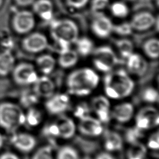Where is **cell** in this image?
<instances>
[{
	"instance_id": "obj_4",
	"label": "cell",
	"mask_w": 159,
	"mask_h": 159,
	"mask_svg": "<svg viewBox=\"0 0 159 159\" xmlns=\"http://www.w3.org/2000/svg\"><path fill=\"white\" fill-rule=\"evenodd\" d=\"M50 30L55 42L63 41L71 45L79 37V28L77 24L70 19H52L50 21Z\"/></svg>"
},
{
	"instance_id": "obj_40",
	"label": "cell",
	"mask_w": 159,
	"mask_h": 159,
	"mask_svg": "<svg viewBox=\"0 0 159 159\" xmlns=\"http://www.w3.org/2000/svg\"><path fill=\"white\" fill-rule=\"evenodd\" d=\"M148 146L150 148L153 150H157L159 147V137L158 132L154 133L150 138Z\"/></svg>"
},
{
	"instance_id": "obj_17",
	"label": "cell",
	"mask_w": 159,
	"mask_h": 159,
	"mask_svg": "<svg viewBox=\"0 0 159 159\" xmlns=\"http://www.w3.org/2000/svg\"><path fill=\"white\" fill-rule=\"evenodd\" d=\"M33 11L44 21H51L53 17V4L50 0H35L32 5Z\"/></svg>"
},
{
	"instance_id": "obj_3",
	"label": "cell",
	"mask_w": 159,
	"mask_h": 159,
	"mask_svg": "<svg viewBox=\"0 0 159 159\" xmlns=\"http://www.w3.org/2000/svg\"><path fill=\"white\" fill-rule=\"evenodd\" d=\"M25 114L17 104L10 101L0 102V128L14 133L25 124Z\"/></svg>"
},
{
	"instance_id": "obj_43",
	"label": "cell",
	"mask_w": 159,
	"mask_h": 159,
	"mask_svg": "<svg viewBox=\"0 0 159 159\" xmlns=\"http://www.w3.org/2000/svg\"><path fill=\"white\" fill-rule=\"evenodd\" d=\"M17 5L21 7H28L32 6L35 0H15Z\"/></svg>"
},
{
	"instance_id": "obj_1",
	"label": "cell",
	"mask_w": 159,
	"mask_h": 159,
	"mask_svg": "<svg viewBox=\"0 0 159 159\" xmlns=\"http://www.w3.org/2000/svg\"><path fill=\"white\" fill-rule=\"evenodd\" d=\"M98 75L89 68H83L72 71L67 77L66 85L69 93L76 96L89 94L98 86Z\"/></svg>"
},
{
	"instance_id": "obj_37",
	"label": "cell",
	"mask_w": 159,
	"mask_h": 159,
	"mask_svg": "<svg viewBox=\"0 0 159 159\" xmlns=\"http://www.w3.org/2000/svg\"><path fill=\"white\" fill-rule=\"evenodd\" d=\"M89 112V107H88V106L86 104L83 103V104L78 105L76 107V108L74 114L76 117L81 119V118L88 116Z\"/></svg>"
},
{
	"instance_id": "obj_6",
	"label": "cell",
	"mask_w": 159,
	"mask_h": 159,
	"mask_svg": "<svg viewBox=\"0 0 159 159\" xmlns=\"http://www.w3.org/2000/svg\"><path fill=\"white\" fill-rule=\"evenodd\" d=\"M13 79L19 85L26 86L34 84L39 78L34 66L29 63H21L14 66L12 70Z\"/></svg>"
},
{
	"instance_id": "obj_32",
	"label": "cell",
	"mask_w": 159,
	"mask_h": 159,
	"mask_svg": "<svg viewBox=\"0 0 159 159\" xmlns=\"http://www.w3.org/2000/svg\"><path fill=\"white\" fill-rule=\"evenodd\" d=\"M38 98L34 91H25L21 95L20 102L24 107H30L38 101Z\"/></svg>"
},
{
	"instance_id": "obj_36",
	"label": "cell",
	"mask_w": 159,
	"mask_h": 159,
	"mask_svg": "<svg viewBox=\"0 0 159 159\" xmlns=\"http://www.w3.org/2000/svg\"><path fill=\"white\" fill-rule=\"evenodd\" d=\"M109 4V0H91V9L95 14L102 13V11L104 10Z\"/></svg>"
},
{
	"instance_id": "obj_9",
	"label": "cell",
	"mask_w": 159,
	"mask_h": 159,
	"mask_svg": "<svg viewBox=\"0 0 159 159\" xmlns=\"http://www.w3.org/2000/svg\"><path fill=\"white\" fill-rule=\"evenodd\" d=\"M48 46V39L42 32H35L30 33L22 40L24 49L29 53H42L47 48Z\"/></svg>"
},
{
	"instance_id": "obj_11",
	"label": "cell",
	"mask_w": 159,
	"mask_h": 159,
	"mask_svg": "<svg viewBox=\"0 0 159 159\" xmlns=\"http://www.w3.org/2000/svg\"><path fill=\"white\" fill-rule=\"evenodd\" d=\"M113 26L111 19L102 13L95 14L91 24L93 34L101 39L108 37L113 32Z\"/></svg>"
},
{
	"instance_id": "obj_41",
	"label": "cell",
	"mask_w": 159,
	"mask_h": 159,
	"mask_svg": "<svg viewBox=\"0 0 159 159\" xmlns=\"http://www.w3.org/2000/svg\"><path fill=\"white\" fill-rule=\"evenodd\" d=\"M43 133L45 135L50 136H58V130L56 123L51 124L47 126L46 127H45Z\"/></svg>"
},
{
	"instance_id": "obj_8",
	"label": "cell",
	"mask_w": 159,
	"mask_h": 159,
	"mask_svg": "<svg viewBox=\"0 0 159 159\" xmlns=\"http://www.w3.org/2000/svg\"><path fill=\"white\" fill-rule=\"evenodd\" d=\"M12 25L15 31L18 34L30 33L35 25V19L33 12L27 10L17 12L13 17Z\"/></svg>"
},
{
	"instance_id": "obj_12",
	"label": "cell",
	"mask_w": 159,
	"mask_h": 159,
	"mask_svg": "<svg viewBox=\"0 0 159 159\" xmlns=\"http://www.w3.org/2000/svg\"><path fill=\"white\" fill-rule=\"evenodd\" d=\"M10 137L11 144L17 150L27 153L33 150L36 145L34 137L25 132H14Z\"/></svg>"
},
{
	"instance_id": "obj_28",
	"label": "cell",
	"mask_w": 159,
	"mask_h": 159,
	"mask_svg": "<svg viewBox=\"0 0 159 159\" xmlns=\"http://www.w3.org/2000/svg\"><path fill=\"white\" fill-rule=\"evenodd\" d=\"M110 11L111 14L117 18H125L129 14V7L122 1H116L111 4Z\"/></svg>"
},
{
	"instance_id": "obj_23",
	"label": "cell",
	"mask_w": 159,
	"mask_h": 159,
	"mask_svg": "<svg viewBox=\"0 0 159 159\" xmlns=\"http://www.w3.org/2000/svg\"><path fill=\"white\" fill-rule=\"evenodd\" d=\"M15 58L9 50L0 53V76H6L12 71L14 68Z\"/></svg>"
},
{
	"instance_id": "obj_16",
	"label": "cell",
	"mask_w": 159,
	"mask_h": 159,
	"mask_svg": "<svg viewBox=\"0 0 159 159\" xmlns=\"http://www.w3.org/2000/svg\"><path fill=\"white\" fill-rule=\"evenodd\" d=\"M79 130L86 135L98 136L102 132V127L99 120L88 116L80 119Z\"/></svg>"
},
{
	"instance_id": "obj_5",
	"label": "cell",
	"mask_w": 159,
	"mask_h": 159,
	"mask_svg": "<svg viewBox=\"0 0 159 159\" xmlns=\"http://www.w3.org/2000/svg\"><path fill=\"white\" fill-rule=\"evenodd\" d=\"M93 63L99 71L107 73L119 63L113 49L107 45H102L94 49Z\"/></svg>"
},
{
	"instance_id": "obj_2",
	"label": "cell",
	"mask_w": 159,
	"mask_h": 159,
	"mask_svg": "<svg viewBox=\"0 0 159 159\" xmlns=\"http://www.w3.org/2000/svg\"><path fill=\"white\" fill-rule=\"evenodd\" d=\"M134 88V82L124 69L110 71L104 77V89L106 95L113 99L126 97Z\"/></svg>"
},
{
	"instance_id": "obj_31",
	"label": "cell",
	"mask_w": 159,
	"mask_h": 159,
	"mask_svg": "<svg viewBox=\"0 0 159 159\" xmlns=\"http://www.w3.org/2000/svg\"><path fill=\"white\" fill-rule=\"evenodd\" d=\"M57 159H80V157L75 149L70 146H65L59 150Z\"/></svg>"
},
{
	"instance_id": "obj_45",
	"label": "cell",
	"mask_w": 159,
	"mask_h": 159,
	"mask_svg": "<svg viewBox=\"0 0 159 159\" xmlns=\"http://www.w3.org/2000/svg\"><path fill=\"white\" fill-rule=\"evenodd\" d=\"M4 143V139L2 134L0 132V150L2 148Z\"/></svg>"
},
{
	"instance_id": "obj_42",
	"label": "cell",
	"mask_w": 159,
	"mask_h": 159,
	"mask_svg": "<svg viewBox=\"0 0 159 159\" xmlns=\"http://www.w3.org/2000/svg\"><path fill=\"white\" fill-rule=\"evenodd\" d=\"M0 159H20L17 155L12 152H4L0 154Z\"/></svg>"
},
{
	"instance_id": "obj_39",
	"label": "cell",
	"mask_w": 159,
	"mask_h": 159,
	"mask_svg": "<svg viewBox=\"0 0 159 159\" xmlns=\"http://www.w3.org/2000/svg\"><path fill=\"white\" fill-rule=\"evenodd\" d=\"M140 130L137 127L135 129H132L129 130L128 132L126 133L127 140L131 143L137 142V139L139 138L141 135Z\"/></svg>"
},
{
	"instance_id": "obj_26",
	"label": "cell",
	"mask_w": 159,
	"mask_h": 159,
	"mask_svg": "<svg viewBox=\"0 0 159 159\" xmlns=\"http://www.w3.org/2000/svg\"><path fill=\"white\" fill-rule=\"evenodd\" d=\"M104 146L108 151H116L121 149L122 140L121 137L116 132H107L105 137Z\"/></svg>"
},
{
	"instance_id": "obj_27",
	"label": "cell",
	"mask_w": 159,
	"mask_h": 159,
	"mask_svg": "<svg viewBox=\"0 0 159 159\" xmlns=\"http://www.w3.org/2000/svg\"><path fill=\"white\" fill-rule=\"evenodd\" d=\"M115 44L120 56L123 58L126 59L134 52V43L130 40L127 38H122L117 40Z\"/></svg>"
},
{
	"instance_id": "obj_13",
	"label": "cell",
	"mask_w": 159,
	"mask_h": 159,
	"mask_svg": "<svg viewBox=\"0 0 159 159\" xmlns=\"http://www.w3.org/2000/svg\"><path fill=\"white\" fill-rule=\"evenodd\" d=\"M126 60L127 68L130 73L139 76H142L147 71L148 63L140 54L133 52Z\"/></svg>"
},
{
	"instance_id": "obj_22",
	"label": "cell",
	"mask_w": 159,
	"mask_h": 159,
	"mask_svg": "<svg viewBox=\"0 0 159 159\" xmlns=\"http://www.w3.org/2000/svg\"><path fill=\"white\" fill-rule=\"evenodd\" d=\"M37 66L43 75H48L53 72L55 68L56 60L54 57L49 54H42L36 59Z\"/></svg>"
},
{
	"instance_id": "obj_21",
	"label": "cell",
	"mask_w": 159,
	"mask_h": 159,
	"mask_svg": "<svg viewBox=\"0 0 159 159\" xmlns=\"http://www.w3.org/2000/svg\"><path fill=\"white\" fill-rule=\"evenodd\" d=\"M78 55L76 50L71 48L60 52L58 58V63L62 68H70L77 63Z\"/></svg>"
},
{
	"instance_id": "obj_35",
	"label": "cell",
	"mask_w": 159,
	"mask_h": 159,
	"mask_svg": "<svg viewBox=\"0 0 159 159\" xmlns=\"http://www.w3.org/2000/svg\"><path fill=\"white\" fill-rule=\"evenodd\" d=\"M32 159H53L52 148L50 146H45L39 148Z\"/></svg>"
},
{
	"instance_id": "obj_44",
	"label": "cell",
	"mask_w": 159,
	"mask_h": 159,
	"mask_svg": "<svg viewBox=\"0 0 159 159\" xmlns=\"http://www.w3.org/2000/svg\"><path fill=\"white\" fill-rule=\"evenodd\" d=\"M96 159H114V158L109 153H102L98 155L96 157Z\"/></svg>"
},
{
	"instance_id": "obj_10",
	"label": "cell",
	"mask_w": 159,
	"mask_h": 159,
	"mask_svg": "<svg viewBox=\"0 0 159 159\" xmlns=\"http://www.w3.org/2000/svg\"><path fill=\"white\" fill-rule=\"evenodd\" d=\"M159 115L158 111L153 107H146L141 109L136 117V127L140 130L151 129L158 125Z\"/></svg>"
},
{
	"instance_id": "obj_18",
	"label": "cell",
	"mask_w": 159,
	"mask_h": 159,
	"mask_svg": "<svg viewBox=\"0 0 159 159\" xmlns=\"http://www.w3.org/2000/svg\"><path fill=\"white\" fill-rule=\"evenodd\" d=\"M92 107L101 121L106 122L109 120V102L106 97L99 96L94 98L92 101Z\"/></svg>"
},
{
	"instance_id": "obj_20",
	"label": "cell",
	"mask_w": 159,
	"mask_h": 159,
	"mask_svg": "<svg viewBox=\"0 0 159 159\" xmlns=\"http://www.w3.org/2000/svg\"><path fill=\"white\" fill-rule=\"evenodd\" d=\"M58 130V136L63 139L71 137L75 131V125L73 121L65 116L61 117L56 122Z\"/></svg>"
},
{
	"instance_id": "obj_19",
	"label": "cell",
	"mask_w": 159,
	"mask_h": 159,
	"mask_svg": "<svg viewBox=\"0 0 159 159\" xmlns=\"http://www.w3.org/2000/svg\"><path fill=\"white\" fill-rule=\"evenodd\" d=\"M134 107L132 104L124 102L116 106L112 113L114 118L120 122H125L130 119L133 115Z\"/></svg>"
},
{
	"instance_id": "obj_15",
	"label": "cell",
	"mask_w": 159,
	"mask_h": 159,
	"mask_svg": "<svg viewBox=\"0 0 159 159\" xmlns=\"http://www.w3.org/2000/svg\"><path fill=\"white\" fill-rule=\"evenodd\" d=\"M55 89L54 82L47 75L39 77L34 83L33 91L39 97L49 98L53 95Z\"/></svg>"
},
{
	"instance_id": "obj_46",
	"label": "cell",
	"mask_w": 159,
	"mask_h": 159,
	"mask_svg": "<svg viewBox=\"0 0 159 159\" xmlns=\"http://www.w3.org/2000/svg\"><path fill=\"white\" fill-rule=\"evenodd\" d=\"M2 2H3V0H0V7L2 4Z\"/></svg>"
},
{
	"instance_id": "obj_7",
	"label": "cell",
	"mask_w": 159,
	"mask_h": 159,
	"mask_svg": "<svg viewBox=\"0 0 159 159\" xmlns=\"http://www.w3.org/2000/svg\"><path fill=\"white\" fill-rule=\"evenodd\" d=\"M130 24L133 31L144 32L149 30L156 25L158 27V19L152 12L142 11L135 13L132 17Z\"/></svg>"
},
{
	"instance_id": "obj_24",
	"label": "cell",
	"mask_w": 159,
	"mask_h": 159,
	"mask_svg": "<svg viewBox=\"0 0 159 159\" xmlns=\"http://www.w3.org/2000/svg\"><path fill=\"white\" fill-rule=\"evenodd\" d=\"M145 55L152 60H156L159 55V41L157 37H152L146 40L142 45Z\"/></svg>"
},
{
	"instance_id": "obj_34",
	"label": "cell",
	"mask_w": 159,
	"mask_h": 159,
	"mask_svg": "<svg viewBox=\"0 0 159 159\" xmlns=\"http://www.w3.org/2000/svg\"><path fill=\"white\" fill-rule=\"evenodd\" d=\"M142 97L143 99L148 102H155L158 100V91L152 87L145 88L142 92Z\"/></svg>"
},
{
	"instance_id": "obj_33",
	"label": "cell",
	"mask_w": 159,
	"mask_h": 159,
	"mask_svg": "<svg viewBox=\"0 0 159 159\" xmlns=\"http://www.w3.org/2000/svg\"><path fill=\"white\" fill-rule=\"evenodd\" d=\"M113 32L122 37H127L130 35L133 30L130 22H124L120 24L113 26Z\"/></svg>"
},
{
	"instance_id": "obj_38",
	"label": "cell",
	"mask_w": 159,
	"mask_h": 159,
	"mask_svg": "<svg viewBox=\"0 0 159 159\" xmlns=\"http://www.w3.org/2000/svg\"><path fill=\"white\" fill-rule=\"evenodd\" d=\"M65 2L71 8L80 9L86 6L89 0H65Z\"/></svg>"
},
{
	"instance_id": "obj_29",
	"label": "cell",
	"mask_w": 159,
	"mask_h": 159,
	"mask_svg": "<svg viewBox=\"0 0 159 159\" xmlns=\"http://www.w3.org/2000/svg\"><path fill=\"white\" fill-rule=\"evenodd\" d=\"M146 154V148L145 146L138 142L132 143L127 152L128 159H144Z\"/></svg>"
},
{
	"instance_id": "obj_25",
	"label": "cell",
	"mask_w": 159,
	"mask_h": 159,
	"mask_svg": "<svg viewBox=\"0 0 159 159\" xmlns=\"http://www.w3.org/2000/svg\"><path fill=\"white\" fill-rule=\"evenodd\" d=\"M75 43L76 44V52L82 57L89 55L94 50L93 42L87 37H78Z\"/></svg>"
},
{
	"instance_id": "obj_14",
	"label": "cell",
	"mask_w": 159,
	"mask_h": 159,
	"mask_svg": "<svg viewBox=\"0 0 159 159\" xmlns=\"http://www.w3.org/2000/svg\"><path fill=\"white\" fill-rule=\"evenodd\" d=\"M70 100L65 94H57L52 96L46 102L47 111L52 114H57L65 112L69 107Z\"/></svg>"
},
{
	"instance_id": "obj_30",
	"label": "cell",
	"mask_w": 159,
	"mask_h": 159,
	"mask_svg": "<svg viewBox=\"0 0 159 159\" xmlns=\"http://www.w3.org/2000/svg\"><path fill=\"white\" fill-rule=\"evenodd\" d=\"M25 123H27L30 126L37 125L41 120V114L39 110L35 108H30L26 115H25Z\"/></svg>"
}]
</instances>
